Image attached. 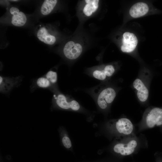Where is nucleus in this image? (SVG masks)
<instances>
[{
    "label": "nucleus",
    "instance_id": "1",
    "mask_svg": "<svg viewBox=\"0 0 162 162\" xmlns=\"http://www.w3.org/2000/svg\"><path fill=\"white\" fill-rule=\"evenodd\" d=\"M116 95L114 89L108 87L102 90L97 98V102L99 107L102 110L105 109L108 104L114 100Z\"/></svg>",
    "mask_w": 162,
    "mask_h": 162
},
{
    "label": "nucleus",
    "instance_id": "2",
    "mask_svg": "<svg viewBox=\"0 0 162 162\" xmlns=\"http://www.w3.org/2000/svg\"><path fill=\"white\" fill-rule=\"evenodd\" d=\"M122 44L121 47V51L125 53H130L136 49L138 43V40L134 33L125 32L122 35Z\"/></svg>",
    "mask_w": 162,
    "mask_h": 162
},
{
    "label": "nucleus",
    "instance_id": "3",
    "mask_svg": "<svg viewBox=\"0 0 162 162\" xmlns=\"http://www.w3.org/2000/svg\"><path fill=\"white\" fill-rule=\"evenodd\" d=\"M146 122L147 125L150 128L155 125L162 124V109L155 107L151 109L146 115Z\"/></svg>",
    "mask_w": 162,
    "mask_h": 162
},
{
    "label": "nucleus",
    "instance_id": "4",
    "mask_svg": "<svg viewBox=\"0 0 162 162\" xmlns=\"http://www.w3.org/2000/svg\"><path fill=\"white\" fill-rule=\"evenodd\" d=\"M82 46L78 43L75 44L72 41H69L65 45L63 49V52L68 58L73 60L77 58L82 52Z\"/></svg>",
    "mask_w": 162,
    "mask_h": 162
},
{
    "label": "nucleus",
    "instance_id": "5",
    "mask_svg": "<svg viewBox=\"0 0 162 162\" xmlns=\"http://www.w3.org/2000/svg\"><path fill=\"white\" fill-rule=\"evenodd\" d=\"M57 105L60 108L64 110H71L77 111L80 109L79 103L75 100L68 101L66 97L61 94L57 95L56 98Z\"/></svg>",
    "mask_w": 162,
    "mask_h": 162
},
{
    "label": "nucleus",
    "instance_id": "6",
    "mask_svg": "<svg viewBox=\"0 0 162 162\" xmlns=\"http://www.w3.org/2000/svg\"><path fill=\"white\" fill-rule=\"evenodd\" d=\"M133 86L137 91V96L139 100L145 102L148 99V90L143 81L139 78L136 79L133 82Z\"/></svg>",
    "mask_w": 162,
    "mask_h": 162
},
{
    "label": "nucleus",
    "instance_id": "7",
    "mask_svg": "<svg viewBox=\"0 0 162 162\" xmlns=\"http://www.w3.org/2000/svg\"><path fill=\"white\" fill-rule=\"evenodd\" d=\"M149 9V7L146 3L142 2H138L131 7L129 13L132 17L137 18L145 15Z\"/></svg>",
    "mask_w": 162,
    "mask_h": 162
},
{
    "label": "nucleus",
    "instance_id": "8",
    "mask_svg": "<svg viewBox=\"0 0 162 162\" xmlns=\"http://www.w3.org/2000/svg\"><path fill=\"white\" fill-rule=\"evenodd\" d=\"M137 145L135 140H132L126 145L118 143L114 147V151L117 153H120L122 155H128L132 153Z\"/></svg>",
    "mask_w": 162,
    "mask_h": 162
},
{
    "label": "nucleus",
    "instance_id": "9",
    "mask_svg": "<svg viewBox=\"0 0 162 162\" xmlns=\"http://www.w3.org/2000/svg\"><path fill=\"white\" fill-rule=\"evenodd\" d=\"M10 13L13 15L11 23L14 26H24L27 21V18L24 13L20 11L15 7H12L10 9Z\"/></svg>",
    "mask_w": 162,
    "mask_h": 162
},
{
    "label": "nucleus",
    "instance_id": "10",
    "mask_svg": "<svg viewBox=\"0 0 162 162\" xmlns=\"http://www.w3.org/2000/svg\"><path fill=\"white\" fill-rule=\"evenodd\" d=\"M116 126L119 133L126 135L130 134L133 129V126L131 121L125 118L118 119L116 123Z\"/></svg>",
    "mask_w": 162,
    "mask_h": 162
},
{
    "label": "nucleus",
    "instance_id": "11",
    "mask_svg": "<svg viewBox=\"0 0 162 162\" xmlns=\"http://www.w3.org/2000/svg\"><path fill=\"white\" fill-rule=\"evenodd\" d=\"M37 36L40 40L46 44H53L56 41L55 37L49 34L46 29L44 27H41L38 30Z\"/></svg>",
    "mask_w": 162,
    "mask_h": 162
},
{
    "label": "nucleus",
    "instance_id": "12",
    "mask_svg": "<svg viewBox=\"0 0 162 162\" xmlns=\"http://www.w3.org/2000/svg\"><path fill=\"white\" fill-rule=\"evenodd\" d=\"M85 1L86 4L84 7L83 11L86 16H90L97 9L99 0H86Z\"/></svg>",
    "mask_w": 162,
    "mask_h": 162
},
{
    "label": "nucleus",
    "instance_id": "13",
    "mask_svg": "<svg viewBox=\"0 0 162 162\" xmlns=\"http://www.w3.org/2000/svg\"><path fill=\"white\" fill-rule=\"evenodd\" d=\"M57 0H45L43 3L40 9L41 13L44 15L50 14L56 5Z\"/></svg>",
    "mask_w": 162,
    "mask_h": 162
},
{
    "label": "nucleus",
    "instance_id": "14",
    "mask_svg": "<svg viewBox=\"0 0 162 162\" xmlns=\"http://www.w3.org/2000/svg\"><path fill=\"white\" fill-rule=\"evenodd\" d=\"M37 84L38 86L41 88H47L51 85V83L46 77H41L37 81Z\"/></svg>",
    "mask_w": 162,
    "mask_h": 162
},
{
    "label": "nucleus",
    "instance_id": "15",
    "mask_svg": "<svg viewBox=\"0 0 162 162\" xmlns=\"http://www.w3.org/2000/svg\"><path fill=\"white\" fill-rule=\"evenodd\" d=\"M92 74L94 78L100 80H104L107 78L102 70H95Z\"/></svg>",
    "mask_w": 162,
    "mask_h": 162
},
{
    "label": "nucleus",
    "instance_id": "16",
    "mask_svg": "<svg viewBox=\"0 0 162 162\" xmlns=\"http://www.w3.org/2000/svg\"><path fill=\"white\" fill-rule=\"evenodd\" d=\"M45 77L50 81L51 84H55L57 80V74L56 72L50 70L46 74Z\"/></svg>",
    "mask_w": 162,
    "mask_h": 162
},
{
    "label": "nucleus",
    "instance_id": "17",
    "mask_svg": "<svg viewBox=\"0 0 162 162\" xmlns=\"http://www.w3.org/2000/svg\"><path fill=\"white\" fill-rule=\"evenodd\" d=\"M102 70L107 78L111 76L115 71L114 67L111 64L105 66Z\"/></svg>",
    "mask_w": 162,
    "mask_h": 162
},
{
    "label": "nucleus",
    "instance_id": "18",
    "mask_svg": "<svg viewBox=\"0 0 162 162\" xmlns=\"http://www.w3.org/2000/svg\"><path fill=\"white\" fill-rule=\"evenodd\" d=\"M62 142L64 146L66 148H70L72 146V144L70 139L67 136H63L62 138Z\"/></svg>",
    "mask_w": 162,
    "mask_h": 162
},
{
    "label": "nucleus",
    "instance_id": "19",
    "mask_svg": "<svg viewBox=\"0 0 162 162\" xmlns=\"http://www.w3.org/2000/svg\"><path fill=\"white\" fill-rule=\"evenodd\" d=\"M11 1H14V2H16V1H17L18 0H11Z\"/></svg>",
    "mask_w": 162,
    "mask_h": 162
}]
</instances>
